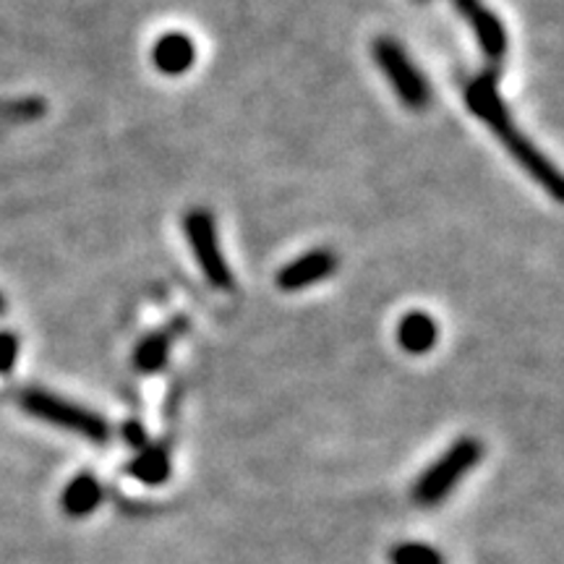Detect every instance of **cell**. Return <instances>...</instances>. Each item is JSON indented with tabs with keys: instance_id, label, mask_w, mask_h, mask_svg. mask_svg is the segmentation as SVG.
Wrapping results in <instances>:
<instances>
[{
	"instance_id": "obj_3",
	"label": "cell",
	"mask_w": 564,
	"mask_h": 564,
	"mask_svg": "<svg viewBox=\"0 0 564 564\" xmlns=\"http://www.w3.org/2000/svg\"><path fill=\"white\" fill-rule=\"evenodd\" d=\"M484 444L474 436H463L444 453L434 465L423 470V476L413 486V502L421 507H436L444 502L449 491L463 481L470 470L481 463Z\"/></svg>"
},
{
	"instance_id": "obj_16",
	"label": "cell",
	"mask_w": 564,
	"mask_h": 564,
	"mask_svg": "<svg viewBox=\"0 0 564 564\" xmlns=\"http://www.w3.org/2000/svg\"><path fill=\"white\" fill-rule=\"evenodd\" d=\"M6 312V299H3V293H0V314Z\"/></svg>"
},
{
	"instance_id": "obj_15",
	"label": "cell",
	"mask_w": 564,
	"mask_h": 564,
	"mask_svg": "<svg viewBox=\"0 0 564 564\" xmlns=\"http://www.w3.org/2000/svg\"><path fill=\"white\" fill-rule=\"evenodd\" d=\"M123 440L137 449H144L147 444H150V442H147V440H150V436H147V426L141 421H126L123 423Z\"/></svg>"
},
{
	"instance_id": "obj_4",
	"label": "cell",
	"mask_w": 564,
	"mask_h": 564,
	"mask_svg": "<svg viewBox=\"0 0 564 564\" xmlns=\"http://www.w3.org/2000/svg\"><path fill=\"white\" fill-rule=\"evenodd\" d=\"M371 55L405 108L426 110L432 105V84L398 40L377 37L371 45Z\"/></svg>"
},
{
	"instance_id": "obj_1",
	"label": "cell",
	"mask_w": 564,
	"mask_h": 564,
	"mask_svg": "<svg viewBox=\"0 0 564 564\" xmlns=\"http://www.w3.org/2000/svg\"><path fill=\"white\" fill-rule=\"evenodd\" d=\"M465 102H468L470 112L476 118L489 126L494 137L502 141V147L512 154V160L518 162L531 178L544 186L546 194H552L556 202L562 199V175L554 167V162L546 158L523 131L514 126V118L507 102L502 100L497 89V70H484L481 76H476L474 82L465 89Z\"/></svg>"
},
{
	"instance_id": "obj_7",
	"label": "cell",
	"mask_w": 564,
	"mask_h": 564,
	"mask_svg": "<svg viewBox=\"0 0 564 564\" xmlns=\"http://www.w3.org/2000/svg\"><path fill=\"white\" fill-rule=\"evenodd\" d=\"M337 253L329 249L306 251L303 257L288 262L278 272V288L285 293H299L303 288H312L316 282L333 278L337 270Z\"/></svg>"
},
{
	"instance_id": "obj_8",
	"label": "cell",
	"mask_w": 564,
	"mask_h": 564,
	"mask_svg": "<svg viewBox=\"0 0 564 564\" xmlns=\"http://www.w3.org/2000/svg\"><path fill=\"white\" fill-rule=\"evenodd\" d=\"M154 68L165 76H181L196 63V45L186 32H167L152 47Z\"/></svg>"
},
{
	"instance_id": "obj_6",
	"label": "cell",
	"mask_w": 564,
	"mask_h": 564,
	"mask_svg": "<svg viewBox=\"0 0 564 564\" xmlns=\"http://www.w3.org/2000/svg\"><path fill=\"white\" fill-rule=\"evenodd\" d=\"M453 3L470 24V30H474L486 58L491 63H502L507 55V45H510V42H507V30L502 19H499L484 0H453Z\"/></svg>"
},
{
	"instance_id": "obj_17",
	"label": "cell",
	"mask_w": 564,
	"mask_h": 564,
	"mask_svg": "<svg viewBox=\"0 0 564 564\" xmlns=\"http://www.w3.org/2000/svg\"><path fill=\"white\" fill-rule=\"evenodd\" d=\"M419 3H423V0H419Z\"/></svg>"
},
{
	"instance_id": "obj_12",
	"label": "cell",
	"mask_w": 564,
	"mask_h": 564,
	"mask_svg": "<svg viewBox=\"0 0 564 564\" xmlns=\"http://www.w3.org/2000/svg\"><path fill=\"white\" fill-rule=\"evenodd\" d=\"M129 474L144 486L165 484L171 478V449L165 444H147L129 465Z\"/></svg>"
},
{
	"instance_id": "obj_2",
	"label": "cell",
	"mask_w": 564,
	"mask_h": 564,
	"mask_svg": "<svg viewBox=\"0 0 564 564\" xmlns=\"http://www.w3.org/2000/svg\"><path fill=\"white\" fill-rule=\"evenodd\" d=\"M19 403L26 413L34 415L37 421L51 423V426L66 429L70 434H79L84 440L95 444H108L110 442V423L105 415L89 411V408L70 403L66 398L47 390H24L19 394Z\"/></svg>"
},
{
	"instance_id": "obj_9",
	"label": "cell",
	"mask_w": 564,
	"mask_h": 564,
	"mask_svg": "<svg viewBox=\"0 0 564 564\" xmlns=\"http://www.w3.org/2000/svg\"><path fill=\"white\" fill-rule=\"evenodd\" d=\"M186 327L183 322H175V327L158 329V333L141 337L137 348H133V369L139 373H158L171 361V350L175 337H178L181 329Z\"/></svg>"
},
{
	"instance_id": "obj_11",
	"label": "cell",
	"mask_w": 564,
	"mask_h": 564,
	"mask_svg": "<svg viewBox=\"0 0 564 564\" xmlns=\"http://www.w3.org/2000/svg\"><path fill=\"white\" fill-rule=\"evenodd\" d=\"M436 340H440V327L426 312H411L400 319L398 343L411 356H423V352L434 350Z\"/></svg>"
},
{
	"instance_id": "obj_10",
	"label": "cell",
	"mask_w": 564,
	"mask_h": 564,
	"mask_svg": "<svg viewBox=\"0 0 564 564\" xmlns=\"http://www.w3.org/2000/svg\"><path fill=\"white\" fill-rule=\"evenodd\" d=\"M102 484L95 474H79L68 481L66 489L61 494V510L68 514V518H87L102 505Z\"/></svg>"
},
{
	"instance_id": "obj_13",
	"label": "cell",
	"mask_w": 564,
	"mask_h": 564,
	"mask_svg": "<svg viewBox=\"0 0 564 564\" xmlns=\"http://www.w3.org/2000/svg\"><path fill=\"white\" fill-rule=\"evenodd\" d=\"M390 564H444V556L421 541H405L390 549Z\"/></svg>"
},
{
	"instance_id": "obj_14",
	"label": "cell",
	"mask_w": 564,
	"mask_h": 564,
	"mask_svg": "<svg viewBox=\"0 0 564 564\" xmlns=\"http://www.w3.org/2000/svg\"><path fill=\"white\" fill-rule=\"evenodd\" d=\"M19 358V337L11 329H0V377L13 371Z\"/></svg>"
},
{
	"instance_id": "obj_5",
	"label": "cell",
	"mask_w": 564,
	"mask_h": 564,
	"mask_svg": "<svg viewBox=\"0 0 564 564\" xmlns=\"http://www.w3.org/2000/svg\"><path fill=\"white\" fill-rule=\"evenodd\" d=\"M183 232H186V241L192 246L194 259L199 264L204 280L212 288H217V291L230 293L236 288V278H232L230 264L223 257L215 215L204 207L186 212V217H183Z\"/></svg>"
}]
</instances>
